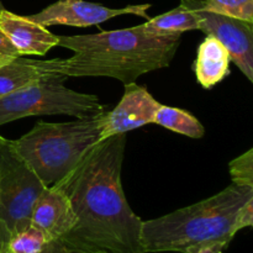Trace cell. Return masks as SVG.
Returning <instances> with one entry per match:
<instances>
[{
    "instance_id": "6da1fadb",
    "label": "cell",
    "mask_w": 253,
    "mask_h": 253,
    "mask_svg": "<svg viewBox=\"0 0 253 253\" xmlns=\"http://www.w3.org/2000/svg\"><path fill=\"white\" fill-rule=\"evenodd\" d=\"M125 133L99 142L63 180L77 222L57 241L67 253H146L142 220L132 211L121 184ZM56 185V184H54Z\"/></svg>"
},
{
    "instance_id": "603a6c76",
    "label": "cell",
    "mask_w": 253,
    "mask_h": 253,
    "mask_svg": "<svg viewBox=\"0 0 253 253\" xmlns=\"http://www.w3.org/2000/svg\"><path fill=\"white\" fill-rule=\"evenodd\" d=\"M43 253H67V252H63V251H61V250L56 249V247H54L53 245H52V244H49L48 246H47L46 251H44ZM98 253H104V252H98Z\"/></svg>"
},
{
    "instance_id": "7402d4cb",
    "label": "cell",
    "mask_w": 253,
    "mask_h": 253,
    "mask_svg": "<svg viewBox=\"0 0 253 253\" xmlns=\"http://www.w3.org/2000/svg\"><path fill=\"white\" fill-rule=\"evenodd\" d=\"M10 232L9 230L6 229V226H5L4 224H2V221L0 220V253L2 252V250L6 247V244L7 241H9L10 239Z\"/></svg>"
},
{
    "instance_id": "ba28073f",
    "label": "cell",
    "mask_w": 253,
    "mask_h": 253,
    "mask_svg": "<svg viewBox=\"0 0 253 253\" xmlns=\"http://www.w3.org/2000/svg\"><path fill=\"white\" fill-rule=\"evenodd\" d=\"M150 4L130 5L121 9H111L96 2L85 0H57L40 12L30 15V19L44 27L54 25H66L73 27H88L99 25L120 15H137L150 19L147 10Z\"/></svg>"
},
{
    "instance_id": "e0dca14e",
    "label": "cell",
    "mask_w": 253,
    "mask_h": 253,
    "mask_svg": "<svg viewBox=\"0 0 253 253\" xmlns=\"http://www.w3.org/2000/svg\"><path fill=\"white\" fill-rule=\"evenodd\" d=\"M51 242L44 232L29 225L10 236L6 250L9 253H43Z\"/></svg>"
},
{
    "instance_id": "d4e9b609",
    "label": "cell",
    "mask_w": 253,
    "mask_h": 253,
    "mask_svg": "<svg viewBox=\"0 0 253 253\" xmlns=\"http://www.w3.org/2000/svg\"><path fill=\"white\" fill-rule=\"evenodd\" d=\"M1 253H9V252H7L6 247H5V249H4V250H2V252H1Z\"/></svg>"
},
{
    "instance_id": "9a60e30c",
    "label": "cell",
    "mask_w": 253,
    "mask_h": 253,
    "mask_svg": "<svg viewBox=\"0 0 253 253\" xmlns=\"http://www.w3.org/2000/svg\"><path fill=\"white\" fill-rule=\"evenodd\" d=\"M152 124L190 138H202L205 133L204 126L192 114L182 109L172 108L162 104L156 113Z\"/></svg>"
},
{
    "instance_id": "30bf717a",
    "label": "cell",
    "mask_w": 253,
    "mask_h": 253,
    "mask_svg": "<svg viewBox=\"0 0 253 253\" xmlns=\"http://www.w3.org/2000/svg\"><path fill=\"white\" fill-rule=\"evenodd\" d=\"M77 215L71 200L58 185L47 187L35 202L30 225L37 227L52 242L71 231L76 225Z\"/></svg>"
},
{
    "instance_id": "44dd1931",
    "label": "cell",
    "mask_w": 253,
    "mask_h": 253,
    "mask_svg": "<svg viewBox=\"0 0 253 253\" xmlns=\"http://www.w3.org/2000/svg\"><path fill=\"white\" fill-rule=\"evenodd\" d=\"M227 246H229V245L224 244V242H215V244L198 247V249L192 250V251L180 253H225V250L227 249Z\"/></svg>"
},
{
    "instance_id": "cb8c5ba5",
    "label": "cell",
    "mask_w": 253,
    "mask_h": 253,
    "mask_svg": "<svg viewBox=\"0 0 253 253\" xmlns=\"http://www.w3.org/2000/svg\"><path fill=\"white\" fill-rule=\"evenodd\" d=\"M1 10H4V6H2L1 1H0V11H1Z\"/></svg>"
},
{
    "instance_id": "8fae6325",
    "label": "cell",
    "mask_w": 253,
    "mask_h": 253,
    "mask_svg": "<svg viewBox=\"0 0 253 253\" xmlns=\"http://www.w3.org/2000/svg\"><path fill=\"white\" fill-rule=\"evenodd\" d=\"M0 31L14 44L21 57L44 56L58 46L59 37L47 27L32 21L29 16H21L7 10L0 11Z\"/></svg>"
},
{
    "instance_id": "7a4b0ae2",
    "label": "cell",
    "mask_w": 253,
    "mask_h": 253,
    "mask_svg": "<svg viewBox=\"0 0 253 253\" xmlns=\"http://www.w3.org/2000/svg\"><path fill=\"white\" fill-rule=\"evenodd\" d=\"M58 46L71 49L69 58L31 59L42 73L67 77H109L124 85L142 74L166 68L174 58L182 35L157 36L142 25L93 35L58 36Z\"/></svg>"
},
{
    "instance_id": "5b68a950",
    "label": "cell",
    "mask_w": 253,
    "mask_h": 253,
    "mask_svg": "<svg viewBox=\"0 0 253 253\" xmlns=\"http://www.w3.org/2000/svg\"><path fill=\"white\" fill-rule=\"evenodd\" d=\"M67 77L44 73L36 82L0 98V126L19 119L41 115L96 118L108 111L94 94L79 93L64 85Z\"/></svg>"
},
{
    "instance_id": "ac0fdd59",
    "label": "cell",
    "mask_w": 253,
    "mask_h": 253,
    "mask_svg": "<svg viewBox=\"0 0 253 253\" xmlns=\"http://www.w3.org/2000/svg\"><path fill=\"white\" fill-rule=\"evenodd\" d=\"M229 169L234 184L253 188V148L232 160Z\"/></svg>"
},
{
    "instance_id": "9c48e42d",
    "label": "cell",
    "mask_w": 253,
    "mask_h": 253,
    "mask_svg": "<svg viewBox=\"0 0 253 253\" xmlns=\"http://www.w3.org/2000/svg\"><path fill=\"white\" fill-rule=\"evenodd\" d=\"M160 106L161 104L148 93L146 86L126 84L120 103L104 115L100 142L111 136L152 124Z\"/></svg>"
},
{
    "instance_id": "3957f363",
    "label": "cell",
    "mask_w": 253,
    "mask_h": 253,
    "mask_svg": "<svg viewBox=\"0 0 253 253\" xmlns=\"http://www.w3.org/2000/svg\"><path fill=\"white\" fill-rule=\"evenodd\" d=\"M253 198V188L232 183L217 194L157 219L142 221L146 253L188 252L205 245L234 240V220Z\"/></svg>"
},
{
    "instance_id": "d6986e66",
    "label": "cell",
    "mask_w": 253,
    "mask_h": 253,
    "mask_svg": "<svg viewBox=\"0 0 253 253\" xmlns=\"http://www.w3.org/2000/svg\"><path fill=\"white\" fill-rule=\"evenodd\" d=\"M253 225V198L247 200L244 205L239 209L236 216L234 220V226H232V232L236 234L246 227H251Z\"/></svg>"
},
{
    "instance_id": "52a82bcc",
    "label": "cell",
    "mask_w": 253,
    "mask_h": 253,
    "mask_svg": "<svg viewBox=\"0 0 253 253\" xmlns=\"http://www.w3.org/2000/svg\"><path fill=\"white\" fill-rule=\"evenodd\" d=\"M199 30L221 42L227 49L230 61L253 82V22L198 10Z\"/></svg>"
},
{
    "instance_id": "2e32d148",
    "label": "cell",
    "mask_w": 253,
    "mask_h": 253,
    "mask_svg": "<svg viewBox=\"0 0 253 253\" xmlns=\"http://www.w3.org/2000/svg\"><path fill=\"white\" fill-rule=\"evenodd\" d=\"M180 5L198 11H210L253 22V0H180Z\"/></svg>"
},
{
    "instance_id": "484cf974",
    "label": "cell",
    "mask_w": 253,
    "mask_h": 253,
    "mask_svg": "<svg viewBox=\"0 0 253 253\" xmlns=\"http://www.w3.org/2000/svg\"><path fill=\"white\" fill-rule=\"evenodd\" d=\"M2 140H4V137H2V136H0V142H1Z\"/></svg>"
},
{
    "instance_id": "4316f807",
    "label": "cell",
    "mask_w": 253,
    "mask_h": 253,
    "mask_svg": "<svg viewBox=\"0 0 253 253\" xmlns=\"http://www.w3.org/2000/svg\"><path fill=\"white\" fill-rule=\"evenodd\" d=\"M2 63H5V62H1V61H0V66H1V64H2Z\"/></svg>"
},
{
    "instance_id": "ffe728a7",
    "label": "cell",
    "mask_w": 253,
    "mask_h": 253,
    "mask_svg": "<svg viewBox=\"0 0 253 253\" xmlns=\"http://www.w3.org/2000/svg\"><path fill=\"white\" fill-rule=\"evenodd\" d=\"M19 57L21 56H20L17 49L14 47V44L0 31V61L9 62L15 58H19Z\"/></svg>"
},
{
    "instance_id": "7c38bea8",
    "label": "cell",
    "mask_w": 253,
    "mask_h": 253,
    "mask_svg": "<svg viewBox=\"0 0 253 253\" xmlns=\"http://www.w3.org/2000/svg\"><path fill=\"white\" fill-rule=\"evenodd\" d=\"M194 68L200 85L204 89H211L230 73L229 52L221 42L207 36L198 48Z\"/></svg>"
},
{
    "instance_id": "5bb4252c",
    "label": "cell",
    "mask_w": 253,
    "mask_h": 253,
    "mask_svg": "<svg viewBox=\"0 0 253 253\" xmlns=\"http://www.w3.org/2000/svg\"><path fill=\"white\" fill-rule=\"evenodd\" d=\"M43 74L26 57L5 62L0 66V98L30 85Z\"/></svg>"
},
{
    "instance_id": "277c9868",
    "label": "cell",
    "mask_w": 253,
    "mask_h": 253,
    "mask_svg": "<svg viewBox=\"0 0 253 253\" xmlns=\"http://www.w3.org/2000/svg\"><path fill=\"white\" fill-rule=\"evenodd\" d=\"M104 115L68 123L39 121L29 132L10 143L43 184L52 187L76 169L100 142Z\"/></svg>"
},
{
    "instance_id": "4fadbf2b",
    "label": "cell",
    "mask_w": 253,
    "mask_h": 253,
    "mask_svg": "<svg viewBox=\"0 0 253 253\" xmlns=\"http://www.w3.org/2000/svg\"><path fill=\"white\" fill-rule=\"evenodd\" d=\"M142 27L146 32L157 36L182 35L190 30H199V17L195 11L179 5L166 14L148 19Z\"/></svg>"
},
{
    "instance_id": "8992f818",
    "label": "cell",
    "mask_w": 253,
    "mask_h": 253,
    "mask_svg": "<svg viewBox=\"0 0 253 253\" xmlns=\"http://www.w3.org/2000/svg\"><path fill=\"white\" fill-rule=\"evenodd\" d=\"M46 188L4 138L0 142V220L10 235L29 226L35 202Z\"/></svg>"
}]
</instances>
